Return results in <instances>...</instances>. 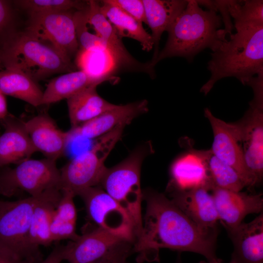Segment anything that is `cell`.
Here are the masks:
<instances>
[{"label": "cell", "mask_w": 263, "mask_h": 263, "mask_svg": "<svg viewBox=\"0 0 263 263\" xmlns=\"http://www.w3.org/2000/svg\"><path fill=\"white\" fill-rule=\"evenodd\" d=\"M146 204L144 224L133 251L139 258L158 262L161 248L196 253L208 262L218 260L216 254L218 228H202L188 218L165 194L152 189L143 191Z\"/></svg>", "instance_id": "cell-1"}, {"label": "cell", "mask_w": 263, "mask_h": 263, "mask_svg": "<svg viewBox=\"0 0 263 263\" xmlns=\"http://www.w3.org/2000/svg\"><path fill=\"white\" fill-rule=\"evenodd\" d=\"M222 24L217 13L204 10L196 0H188L186 7L168 29L166 43L159 52L152 67L166 58L182 57L191 62L205 49L214 51L226 39L224 29H220Z\"/></svg>", "instance_id": "cell-2"}, {"label": "cell", "mask_w": 263, "mask_h": 263, "mask_svg": "<svg viewBox=\"0 0 263 263\" xmlns=\"http://www.w3.org/2000/svg\"><path fill=\"white\" fill-rule=\"evenodd\" d=\"M230 35L211 53L207 68L210 77L200 89L205 95L221 79L234 77L243 85L263 71V25L236 27Z\"/></svg>", "instance_id": "cell-3"}, {"label": "cell", "mask_w": 263, "mask_h": 263, "mask_svg": "<svg viewBox=\"0 0 263 263\" xmlns=\"http://www.w3.org/2000/svg\"><path fill=\"white\" fill-rule=\"evenodd\" d=\"M0 66L19 70L37 82L76 71L68 56L25 31L15 33L0 49Z\"/></svg>", "instance_id": "cell-4"}, {"label": "cell", "mask_w": 263, "mask_h": 263, "mask_svg": "<svg viewBox=\"0 0 263 263\" xmlns=\"http://www.w3.org/2000/svg\"><path fill=\"white\" fill-rule=\"evenodd\" d=\"M152 150L150 143L135 149L119 164L106 168L98 186L128 213L133 224L135 240L143 226L141 168L144 159Z\"/></svg>", "instance_id": "cell-5"}, {"label": "cell", "mask_w": 263, "mask_h": 263, "mask_svg": "<svg viewBox=\"0 0 263 263\" xmlns=\"http://www.w3.org/2000/svg\"><path fill=\"white\" fill-rule=\"evenodd\" d=\"M124 126H118L98 137L92 148L77 155L60 169L61 190L75 196L83 190L98 186L107 167L105 161L121 138Z\"/></svg>", "instance_id": "cell-6"}, {"label": "cell", "mask_w": 263, "mask_h": 263, "mask_svg": "<svg viewBox=\"0 0 263 263\" xmlns=\"http://www.w3.org/2000/svg\"><path fill=\"white\" fill-rule=\"evenodd\" d=\"M38 197L29 196L14 201H0V246L33 263L43 261L39 249L31 244L29 237Z\"/></svg>", "instance_id": "cell-7"}, {"label": "cell", "mask_w": 263, "mask_h": 263, "mask_svg": "<svg viewBox=\"0 0 263 263\" xmlns=\"http://www.w3.org/2000/svg\"><path fill=\"white\" fill-rule=\"evenodd\" d=\"M56 160L28 159L13 169L0 171V194L11 197L20 191L38 197L53 188H60V169Z\"/></svg>", "instance_id": "cell-8"}, {"label": "cell", "mask_w": 263, "mask_h": 263, "mask_svg": "<svg viewBox=\"0 0 263 263\" xmlns=\"http://www.w3.org/2000/svg\"><path fill=\"white\" fill-rule=\"evenodd\" d=\"M134 243L94 226L63 245V260L69 263H97L133 252Z\"/></svg>", "instance_id": "cell-9"}, {"label": "cell", "mask_w": 263, "mask_h": 263, "mask_svg": "<svg viewBox=\"0 0 263 263\" xmlns=\"http://www.w3.org/2000/svg\"><path fill=\"white\" fill-rule=\"evenodd\" d=\"M78 196L95 226L134 244V228L129 214L100 186L88 188Z\"/></svg>", "instance_id": "cell-10"}, {"label": "cell", "mask_w": 263, "mask_h": 263, "mask_svg": "<svg viewBox=\"0 0 263 263\" xmlns=\"http://www.w3.org/2000/svg\"><path fill=\"white\" fill-rule=\"evenodd\" d=\"M243 117L233 123L242 147L248 188L261 184L263 178V104L250 101Z\"/></svg>", "instance_id": "cell-11"}, {"label": "cell", "mask_w": 263, "mask_h": 263, "mask_svg": "<svg viewBox=\"0 0 263 263\" xmlns=\"http://www.w3.org/2000/svg\"><path fill=\"white\" fill-rule=\"evenodd\" d=\"M72 11L29 14L25 31L50 43L72 60L79 46Z\"/></svg>", "instance_id": "cell-12"}, {"label": "cell", "mask_w": 263, "mask_h": 263, "mask_svg": "<svg viewBox=\"0 0 263 263\" xmlns=\"http://www.w3.org/2000/svg\"><path fill=\"white\" fill-rule=\"evenodd\" d=\"M219 222L226 231L234 229L248 215L263 212L262 193H248L213 188L211 189Z\"/></svg>", "instance_id": "cell-13"}, {"label": "cell", "mask_w": 263, "mask_h": 263, "mask_svg": "<svg viewBox=\"0 0 263 263\" xmlns=\"http://www.w3.org/2000/svg\"><path fill=\"white\" fill-rule=\"evenodd\" d=\"M209 191L205 186L166 189L169 199L188 218L202 228L213 229L218 228L219 218Z\"/></svg>", "instance_id": "cell-14"}, {"label": "cell", "mask_w": 263, "mask_h": 263, "mask_svg": "<svg viewBox=\"0 0 263 263\" xmlns=\"http://www.w3.org/2000/svg\"><path fill=\"white\" fill-rule=\"evenodd\" d=\"M204 114L209 122L213 134L212 147L209 150L218 159L232 167L244 179L247 188L243 151L233 123L225 122L215 117L207 108L204 110Z\"/></svg>", "instance_id": "cell-15"}, {"label": "cell", "mask_w": 263, "mask_h": 263, "mask_svg": "<svg viewBox=\"0 0 263 263\" xmlns=\"http://www.w3.org/2000/svg\"><path fill=\"white\" fill-rule=\"evenodd\" d=\"M148 111V102L142 100L124 105H117L93 119L69 131L70 136L76 135L86 139H94L115 128L129 124L137 116Z\"/></svg>", "instance_id": "cell-16"}, {"label": "cell", "mask_w": 263, "mask_h": 263, "mask_svg": "<svg viewBox=\"0 0 263 263\" xmlns=\"http://www.w3.org/2000/svg\"><path fill=\"white\" fill-rule=\"evenodd\" d=\"M25 128L37 151L45 158L56 160L66 150L70 133L60 130L47 114H39L24 121Z\"/></svg>", "instance_id": "cell-17"}, {"label": "cell", "mask_w": 263, "mask_h": 263, "mask_svg": "<svg viewBox=\"0 0 263 263\" xmlns=\"http://www.w3.org/2000/svg\"><path fill=\"white\" fill-rule=\"evenodd\" d=\"M233 246L229 263H263V213L227 231Z\"/></svg>", "instance_id": "cell-18"}, {"label": "cell", "mask_w": 263, "mask_h": 263, "mask_svg": "<svg viewBox=\"0 0 263 263\" xmlns=\"http://www.w3.org/2000/svg\"><path fill=\"white\" fill-rule=\"evenodd\" d=\"M0 122L4 128L0 135V167L18 164L37 151L25 128L24 121L9 113Z\"/></svg>", "instance_id": "cell-19"}, {"label": "cell", "mask_w": 263, "mask_h": 263, "mask_svg": "<svg viewBox=\"0 0 263 263\" xmlns=\"http://www.w3.org/2000/svg\"><path fill=\"white\" fill-rule=\"evenodd\" d=\"M167 188L186 189L205 186L210 190L205 150L191 149L179 156L170 167Z\"/></svg>", "instance_id": "cell-20"}, {"label": "cell", "mask_w": 263, "mask_h": 263, "mask_svg": "<svg viewBox=\"0 0 263 263\" xmlns=\"http://www.w3.org/2000/svg\"><path fill=\"white\" fill-rule=\"evenodd\" d=\"M87 23L92 25L105 43L107 51L119 66L127 68H138L140 66L128 53L116 30L100 10L99 2L88 1L86 8Z\"/></svg>", "instance_id": "cell-21"}, {"label": "cell", "mask_w": 263, "mask_h": 263, "mask_svg": "<svg viewBox=\"0 0 263 263\" xmlns=\"http://www.w3.org/2000/svg\"><path fill=\"white\" fill-rule=\"evenodd\" d=\"M61 196L59 188L46 190L37 198L31 220L29 237L31 244L39 249L40 246H49L54 242L51 226Z\"/></svg>", "instance_id": "cell-22"}, {"label": "cell", "mask_w": 263, "mask_h": 263, "mask_svg": "<svg viewBox=\"0 0 263 263\" xmlns=\"http://www.w3.org/2000/svg\"><path fill=\"white\" fill-rule=\"evenodd\" d=\"M145 12L146 23L151 31L154 48L151 61L152 64L159 53V44L161 35L167 31L176 18L185 9L188 0H142Z\"/></svg>", "instance_id": "cell-23"}, {"label": "cell", "mask_w": 263, "mask_h": 263, "mask_svg": "<svg viewBox=\"0 0 263 263\" xmlns=\"http://www.w3.org/2000/svg\"><path fill=\"white\" fill-rule=\"evenodd\" d=\"M108 79L92 75L82 70L66 73L49 81L43 92L41 105L67 99L83 89L98 85Z\"/></svg>", "instance_id": "cell-24"}, {"label": "cell", "mask_w": 263, "mask_h": 263, "mask_svg": "<svg viewBox=\"0 0 263 263\" xmlns=\"http://www.w3.org/2000/svg\"><path fill=\"white\" fill-rule=\"evenodd\" d=\"M97 86H89L67 99L72 128L93 119L116 106L101 97L96 91Z\"/></svg>", "instance_id": "cell-25"}, {"label": "cell", "mask_w": 263, "mask_h": 263, "mask_svg": "<svg viewBox=\"0 0 263 263\" xmlns=\"http://www.w3.org/2000/svg\"><path fill=\"white\" fill-rule=\"evenodd\" d=\"M0 90L5 95L22 100L33 106L41 105L43 91L29 75L16 69L0 70Z\"/></svg>", "instance_id": "cell-26"}, {"label": "cell", "mask_w": 263, "mask_h": 263, "mask_svg": "<svg viewBox=\"0 0 263 263\" xmlns=\"http://www.w3.org/2000/svg\"><path fill=\"white\" fill-rule=\"evenodd\" d=\"M101 12L121 38H130L138 41L140 43L142 49L146 51H150L153 48L151 36L144 29L142 23L105 0L101 1Z\"/></svg>", "instance_id": "cell-27"}, {"label": "cell", "mask_w": 263, "mask_h": 263, "mask_svg": "<svg viewBox=\"0 0 263 263\" xmlns=\"http://www.w3.org/2000/svg\"><path fill=\"white\" fill-rule=\"evenodd\" d=\"M61 196L55 210L51 233L53 242L62 240L74 241L79 236L76 233L77 211L74 203V194L61 190Z\"/></svg>", "instance_id": "cell-28"}, {"label": "cell", "mask_w": 263, "mask_h": 263, "mask_svg": "<svg viewBox=\"0 0 263 263\" xmlns=\"http://www.w3.org/2000/svg\"><path fill=\"white\" fill-rule=\"evenodd\" d=\"M205 157L211 189L213 188L242 191L246 183L231 166L214 155L210 150H205Z\"/></svg>", "instance_id": "cell-29"}, {"label": "cell", "mask_w": 263, "mask_h": 263, "mask_svg": "<svg viewBox=\"0 0 263 263\" xmlns=\"http://www.w3.org/2000/svg\"><path fill=\"white\" fill-rule=\"evenodd\" d=\"M228 11L234 19V27L263 25L262 0H230Z\"/></svg>", "instance_id": "cell-30"}, {"label": "cell", "mask_w": 263, "mask_h": 263, "mask_svg": "<svg viewBox=\"0 0 263 263\" xmlns=\"http://www.w3.org/2000/svg\"><path fill=\"white\" fill-rule=\"evenodd\" d=\"M16 6L29 14L81 10L85 9L87 2L75 0H14Z\"/></svg>", "instance_id": "cell-31"}, {"label": "cell", "mask_w": 263, "mask_h": 263, "mask_svg": "<svg viewBox=\"0 0 263 263\" xmlns=\"http://www.w3.org/2000/svg\"><path fill=\"white\" fill-rule=\"evenodd\" d=\"M86 7L74 12V20L78 45L84 51H107L106 45L103 40L97 35L88 31Z\"/></svg>", "instance_id": "cell-32"}, {"label": "cell", "mask_w": 263, "mask_h": 263, "mask_svg": "<svg viewBox=\"0 0 263 263\" xmlns=\"http://www.w3.org/2000/svg\"><path fill=\"white\" fill-rule=\"evenodd\" d=\"M14 12L10 1L0 0V49L16 32L13 30Z\"/></svg>", "instance_id": "cell-33"}, {"label": "cell", "mask_w": 263, "mask_h": 263, "mask_svg": "<svg viewBox=\"0 0 263 263\" xmlns=\"http://www.w3.org/2000/svg\"><path fill=\"white\" fill-rule=\"evenodd\" d=\"M198 4L206 7L207 10H212L216 13L221 14V18L224 24V30L226 35L232 34V31L234 28V24L231 22L230 16L228 11V5L230 0H196Z\"/></svg>", "instance_id": "cell-34"}, {"label": "cell", "mask_w": 263, "mask_h": 263, "mask_svg": "<svg viewBox=\"0 0 263 263\" xmlns=\"http://www.w3.org/2000/svg\"><path fill=\"white\" fill-rule=\"evenodd\" d=\"M119 8L139 22L146 23L145 12L142 0H105Z\"/></svg>", "instance_id": "cell-35"}, {"label": "cell", "mask_w": 263, "mask_h": 263, "mask_svg": "<svg viewBox=\"0 0 263 263\" xmlns=\"http://www.w3.org/2000/svg\"><path fill=\"white\" fill-rule=\"evenodd\" d=\"M62 261V247L59 245L54 248L48 257L40 263H60Z\"/></svg>", "instance_id": "cell-36"}, {"label": "cell", "mask_w": 263, "mask_h": 263, "mask_svg": "<svg viewBox=\"0 0 263 263\" xmlns=\"http://www.w3.org/2000/svg\"><path fill=\"white\" fill-rule=\"evenodd\" d=\"M8 114L5 95L0 90V121L5 118Z\"/></svg>", "instance_id": "cell-37"}, {"label": "cell", "mask_w": 263, "mask_h": 263, "mask_svg": "<svg viewBox=\"0 0 263 263\" xmlns=\"http://www.w3.org/2000/svg\"><path fill=\"white\" fill-rule=\"evenodd\" d=\"M129 256L127 255H118L97 263H129L127 261V259Z\"/></svg>", "instance_id": "cell-38"}, {"label": "cell", "mask_w": 263, "mask_h": 263, "mask_svg": "<svg viewBox=\"0 0 263 263\" xmlns=\"http://www.w3.org/2000/svg\"><path fill=\"white\" fill-rule=\"evenodd\" d=\"M10 256H17L10 251L0 246V260ZM19 257V256H18Z\"/></svg>", "instance_id": "cell-39"}, {"label": "cell", "mask_w": 263, "mask_h": 263, "mask_svg": "<svg viewBox=\"0 0 263 263\" xmlns=\"http://www.w3.org/2000/svg\"><path fill=\"white\" fill-rule=\"evenodd\" d=\"M198 263H223L222 261L220 259H219L218 260L215 261V262H208L207 261H201Z\"/></svg>", "instance_id": "cell-40"}, {"label": "cell", "mask_w": 263, "mask_h": 263, "mask_svg": "<svg viewBox=\"0 0 263 263\" xmlns=\"http://www.w3.org/2000/svg\"><path fill=\"white\" fill-rule=\"evenodd\" d=\"M176 263H182L180 258L178 257Z\"/></svg>", "instance_id": "cell-41"}]
</instances>
